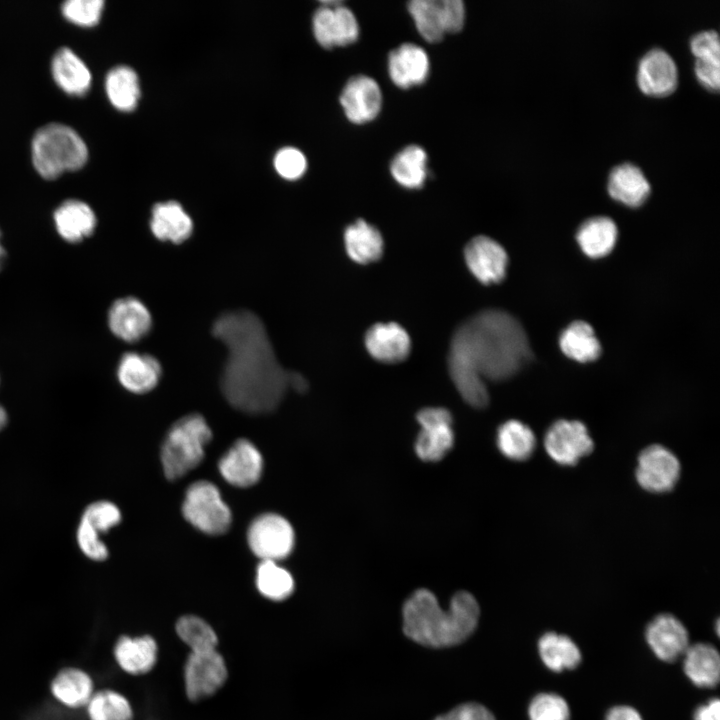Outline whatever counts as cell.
<instances>
[{
  "label": "cell",
  "instance_id": "cell-26",
  "mask_svg": "<svg viewBox=\"0 0 720 720\" xmlns=\"http://www.w3.org/2000/svg\"><path fill=\"white\" fill-rule=\"evenodd\" d=\"M51 72L55 83L67 94L85 95L92 76L83 60L68 47L60 48L53 56Z\"/></svg>",
  "mask_w": 720,
  "mask_h": 720
},
{
  "label": "cell",
  "instance_id": "cell-4",
  "mask_svg": "<svg viewBox=\"0 0 720 720\" xmlns=\"http://www.w3.org/2000/svg\"><path fill=\"white\" fill-rule=\"evenodd\" d=\"M31 153L36 171L48 180L78 170L88 160L85 141L73 128L62 123L40 127L33 136Z\"/></svg>",
  "mask_w": 720,
  "mask_h": 720
},
{
  "label": "cell",
  "instance_id": "cell-28",
  "mask_svg": "<svg viewBox=\"0 0 720 720\" xmlns=\"http://www.w3.org/2000/svg\"><path fill=\"white\" fill-rule=\"evenodd\" d=\"M150 228L157 239L179 244L191 236L193 222L178 202L168 201L154 205Z\"/></svg>",
  "mask_w": 720,
  "mask_h": 720
},
{
  "label": "cell",
  "instance_id": "cell-30",
  "mask_svg": "<svg viewBox=\"0 0 720 720\" xmlns=\"http://www.w3.org/2000/svg\"><path fill=\"white\" fill-rule=\"evenodd\" d=\"M348 256L359 264L379 260L383 254L384 242L380 232L362 219L349 225L344 233Z\"/></svg>",
  "mask_w": 720,
  "mask_h": 720
},
{
  "label": "cell",
  "instance_id": "cell-19",
  "mask_svg": "<svg viewBox=\"0 0 720 720\" xmlns=\"http://www.w3.org/2000/svg\"><path fill=\"white\" fill-rule=\"evenodd\" d=\"M111 332L126 342H135L150 331L152 317L143 302L135 297L116 300L108 311Z\"/></svg>",
  "mask_w": 720,
  "mask_h": 720
},
{
  "label": "cell",
  "instance_id": "cell-32",
  "mask_svg": "<svg viewBox=\"0 0 720 720\" xmlns=\"http://www.w3.org/2000/svg\"><path fill=\"white\" fill-rule=\"evenodd\" d=\"M538 652L547 668L555 672L574 669L581 661V652L568 636L548 632L538 641Z\"/></svg>",
  "mask_w": 720,
  "mask_h": 720
},
{
  "label": "cell",
  "instance_id": "cell-9",
  "mask_svg": "<svg viewBox=\"0 0 720 720\" xmlns=\"http://www.w3.org/2000/svg\"><path fill=\"white\" fill-rule=\"evenodd\" d=\"M247 539L252 552L262 561L277 562L292 552L295 533L287 519L266 513L250 524Z\"/></svg>",
  "mask_w": 720,
  "mask_h": 720
},
{
  "label": "cell",
  "instance_id": "cell-38",
  "mask_svg": "<svg viewBox=\"0 0 720 720\" xmlns=\"http://www.w3.org/2000/svg\"><path fill=\"white\" fill-rule=\"evenodd\" d=\"M259 593L272 601H283L291 596L295 583L292 575L275 561H261L256 572Z\"/></svg>",
  "mask_w": 720,
  "mask_h": 720
},
{
  "label": "cell",
  "instance_id": "cell-6",
  "mask_svg": "<svg viewBox=\"0 0 720 720\" xmlns=\"http://www.w3.org/2000/svg\"><path fill=\"white\" fill-rule=\"evenodd\" d=\"M182 513L191 525L210 535L225 533L232 521L231 511L222 500L218 488L204 480L189 486Z\"/></svg>",
  "mask_w": 720,
  "mask_h": 720
},
{
  "label": "cell",
  "instance_id": "cell-45",
  "mask_svg": "<svg viewBox=\"0 0 720 720\" xmlns=\"http://www.w3.org/2000/svg\"><path fill=\"white\" fill-rule=\"evenodd\" d=\"M690 49L696 59L720 60L719 36L715 30H703L690 39Z\"/></svg>",
  "mask_w": 720,
  "mask_h": 720
},
{
  "label": "cell",
  "instance_id": "cell-5",
  "mask_svg": "<svg viewBox=\"0 0 720 720\" xmlns=\"http://www.w3.org/2000/svg\"><path fill=\"white\" fill-rule=\"evenodd\" d=\"M211 437L210 427L199 414H190L175 422L161 449L165 476L176 480L198 466L204 457V447Z\"/></svg>",
  "mask_w": 720,
  "mask_h": 720
},
{
  "label": "cell",
  "instance_id": "cell-23",
  "mask_svg": "<svg viewBox=\"0 0 720 720\" xmlns=\"http://www.w3.org/2000/svg\"><path fill=\"white\" fill-rule=\"evenodd\" d=\"M117 377L126 390L137 394L147 393L158 384L161 365L149 354L127 352L119 361Z\"/></svg>",
  "mask_w": 720,
  "mask_h": 720
},
{
  "label": "cell",
  "instance_id": "cell-42",
  "mask_svg": "<svg viewBox=\"0 0 720 720\" xmlns=\"http://www.w3.org/2000/svg\"><path fill=\"white\" fill-rule=\"evenodd\" d=\"M332 34L334 46L348 45L354 42L359 34L356 17L341 2L333 7Z\"/></svg>",
  "mask_w": 720,
  "mask_h": 720
},
{
  "label": "cell",
  "instance_id": "cell-46",
  "mask_svg": "<svg viewBox=\"0 0 720 720\" xmlns=\"http://www.w3.org/2000/svg\"><path fill=\"white\" fill-rule=\"evenodd\" d=\"M434 720H495L494 715L479 703H464Z\"/></svg>",
  "mask_w": 720,
  "mask_h": 720
},
{
  "label": "cell",
  "instance_id": "cell-39",
  "mask_svg": "<svg viewBox=\"0 0 720 720\" xmlns=\"http://www.w3.org/2000/svg\"><path fill=\"white\" fill-rule=\"evenodd\" d=\"M178 638L190 649L200 652L217 649L218 635L214 628L197 615H183L175 624Z\"/></svg>",
  "mask_w": 720,
  "mask_h": 720
},
{
  "label": "cell",
  "instance_id": "cell-50",
  "mask_svg": "<svg viewBox=\"0 0 720 720\" xmlns=\"http://www.w3.org/2000/svg\"><path fill=\"white\" fill-rule=\"evenodd\" d=\"M7 414L4 408L0 405V430L6 425Z\"/></svg>",
  "mask_w": 720,
  "mask_h": 720
},
{
  "label": "cell",
  "instance_id": "cell-8",
  "mask_svg": "<svg viewBox=\"0 0 720 720\" xmlns=\"http://www.w3.org/2000/svg\"><path fill=\"white\" fill-rule=\"evenodd\" d=\"M183 678L187 698L192 702L204 700L227 681L226 661L217 649L190 652L184 664Z\"/></svg>",
  "mask_w": 720,
  "mask_h": 720
},
{
  "label": "cell",
  "instance_id": "cell-35",
  "mask_svg": "<svg viewBox=\"0 0 720 720\" xmlns=\"http://www.w3.org/2000/svg\"><path fill=\"white\" fill-rule=\"evenodd\" d=\"M496 443L505 457L514 461H523L533 454L536 438L526 424L518 420H508L498 428Z\"/></svg>",
  "mask_w": 720,
  "mask_h": 720
},
{
  "label": "cell",
  "instance_id": "cell-20",
  "mask_svg": "<svg viewBox=\"0 0 720 720\" xmlns=\"http://www.w3.org/2000/svg\"><path fill=\"white\" fill-rule=\"evenodd\" d=\"M158 651L155 638L148 634L121 635L112 649L114 660L119 668L133 676L149 673L157 663Z\"/></svg>",
  "mask_w": 720,
  "mask_h": 720
},
{
  "label": "cell",
  "instance_id": "cell-14",
  "mask_svg": "<svg viewBox=\"0 0 720 720\" xmlns=\"http://www.w3.org/2000/svg\"><path fill=\"white\" fill-rule=\"evenodd\" d=\"M470 272L485 285L502 281L506 274L508 256L505 249L487 236H476L464 249Z\"/></svg>",
  "mask_w": 720,
  "mask_h": 720
},
{
  "label": "cell",
  "instance_id": "cell-16",
  "mask_svg": "<svg viewBox=\"0 0 720 720\" xmlns=\"http://www.w3.org/2000/svg\"><path fill=\"white\" fill-rule=\"evenodd\" d=\"M218 469L222 477L231 485L249 487L261 477L263 458L253 443L239 439L221 457Z\"/></svg>",
  "mask_w": 720,
  "mask_h": 720
},
{
  "label": "cell",
  "instance_id": "cell-1",
  "mask_svg": "<svg viewBox=\"0 0 720 720\" xmlns=\"http://www.w3.org/2000/svg\"><path fill=\"white\" fill-rule=\"evenodd\" d=\"M531 359L532 350L520 322L503 310L487 309L455 330L448 369L462 398L483 408L489 401L485 380L510 378Z\"/></svg>",
  "mask_w": 720,
  "mask_h": 720
},
{
  "label": "cell",
  "instance_id": "cell-10",
  "mask_svg": "<svg viewBox=\"0 0 720 720\" xmlns=\"http://www.w3.org/2000/svg\"><path fill=\"white\" fill-rule=\"evenodd\" d=\"M544 446L549 457L560 465H575L591 453L594 444L586 426L576 420H558L546 431Z\"/></svg>",
  "mask_w": 720,
  "mask_h": 720
},
{
  "label": "cell",
  "instance_id": "cell-27",
  "mask_svg": "<svg viewBox=\"0 0 720 720\" xmlns=\"http://www.w3.org/2000/svg\"><path fill=\"white\" fill-rule=\"evenodd\" d=\"M58 234L71 243L80 242L95 230L97 219L88 204L76 199L64 201L54 212Z\"/></svg>",
  "mask_w": 720,
  "mask_h": 720
},
{
  "label": "cell",
  "instance_id": "cell-22",
  "mask_svg": "<svg viewBox=\"0 0 720 720\" xmlns=\"http://www.w3.org/2000/svg\"><path fill=\"white\" fill-rule=\"evenodd\" d=\"M369 354L384 363L403 361L410 352L411 341L406 330L395 322L377 323L365 334Z\"/></svg>",
  "mask_w": 720,
  "mask_h": 720
},
{
  "label": "cell",
  "instance_id": "cell-17",
  "mask_svg": "<svg viewBox=\"0 0 720 720\" xmlns=\"http://www.w3.org/2000/svg\"><path fill=\"white\" fill-rule=\"evenodd\" d=\"M340 103L347 118L357 124L374 119L381 108L382 94L377 82L364 75L354 76L346 83Z\"/></svg>",
  "mask_w": 720,
  "mask_h": 720
},
{
  "label": "cell",
  "instance_id": "cell-44",
  "mask_svg": "<svg viewBox=\"0 0 720 720\" xmlns=\"http://www.w3.org/2000/svg\"><path fill=\"white\" fill-rule=\"evenodd\" d=\"M338 3V1L323 2V5L316 10L313 16V31L315 38L318 43L325 48H331L334 46L332 36V17L333 7Z\"/></svg>",
  "mask_w": 720,
  "mask_h": 720
},
{
  "label": "cell",
  "instance_id": "cell-11",
  "mask_svg": "<svg viewBox=\"0 0 720 720\" xmlns=\"http://www.w3.org/2000/svg\"><path fill=\"white\" fill-rule=\"evenodd\" d=\"M416 418L421 426L415 443L417 456L423 461L442 459L454 443L450 412L442 407H428L420 410Z\"/></svg>",
  "mask_w": 720,
  "mask_h": 720
},
{
  "label": "cell",
  "instance_id": "cell-37",
  "mask_svg": "<svg viewBox=\"0 0 720 720\" xmlns=\"http://www.w3.org/2000/svg\"><path fill=\"white\" fill-rule=\"evenodd\" d=\"M427 155L423 148L409 145L400 151L391 163L394 179L406 188H419L426 178Z\"/></svg>",
  "mask_w": 720,
  "mask_h": 720
},
{
  "label": "cell",
  "instance_id": "cell-36",
  "mask_svg": "<svg viewBox=\"0 0 720 720\" xmlns=\"http://www.w3.org/2000/svg\"><path fill=\"white\" fill-rule=\"evenodd\" d=\"M88 720H133L129 699L119 691L104 688L94 692L84 708Z\"/></svg>",
  "mask_w": 720,
  "mask_h": 720
},
{
  "label": "cell",
  "instance_id": "cell-33",
  "mask_svg": "<svg viewBox=\"0 0 720 720\" xmlns=\"http://www.w3.org/2000/svg\"><path fill=\"white\" fill-rule=\"evenodd\" d=\"M559 344L567 357L582 363L596 360L601 353L593 328L584 321H575L566 327Z\"/></svg>",
  "mask_w": 720,
  "mask_h": 720
},
{
  "label": "cell",
  "instance_id": "cell-2",
  "mask_svg": "<svg viewBox=\"0 0 720 720\" xmlns=\"http://www.w3.org/2000/svg\"><path fill=\"white\" fill-rule=\"evenodd\" d=\"M212 333L228 352L220 382L226 400L251 414L276 409L293 372L278 362L262 320L248 310L226 312L215 320Z\"/></svg>",
  "mask_w": 720,
  "mask_h": 720
},
{
  "label": "cell",
  "instance_id": "cell-3",
  "mask_svg": "<svg viewBox=\"0 0 720 720\" xmlns=\"http://www.w3.org/2000/svg\"><path fill=\"white\" fill-rule=\"evenodd\" d=\"M403 631L427 647L443 648L466 640L478 624L479 605L472 594L457 592L444 610L427 589L416 590L403 605Z\"/></svg>",
  "mask_w": 720,
  "mask_h": 720
},
{
  "label": "cell",
  "instance_id": "cell-41",
  "mask_svg": "<svg viewBox=\"0 0 720 720\" xmlns=\"http://www.w3.org/2000/svg\"><path fill=\"white\" fill-rule=\"evenodd\" d=\"M103 7L102 0H69L62 4L61 10L63 16L71 23L89 27L99 22Z\"/></svg>",
  "mask_w": 720,
  "mask_h": 720
},
{
  "label": "cell",
  "instance_id": "cell-12",
  "mask_svg": "<svg viewBox=\"0 0 720 720\" xmlns=\"http://www.w3.org/2000/svg\"><path fill=\"white\" fill-rule=\"evenodd\" d=\"M120 521L121 512L112 502L102 500L87 506L76 534L81 551L92 560H105L108 556V549L101 541L100 535Z\"/></svg>",
  "mask_w": 720,
  "mask_h": 720
},
{
  "label": "cell",
  "instance_id": "cell-40",
  "mask_svg": "<svg viewBox=\"0 0 720 720\" xmlns=\"http://www.w3.org/2000/svg\"><path fill=\"white\" fill-rule=\"evenodd\" d=\"M530 720H569L570 709L566 700L555 693L536 695L528 709Z\"/></svg>",
  "mask_w": 720,
  "mask_h": 720
},
{
  "label": "cell",
  "instance_id": "cell-47",
  "mask_svg": "<svg viewBox=\"0 0 720 720\" xmlns=\"http://www.w3.org/2000/svg\"><path fill=\"white\" fill-rule=\"evenodd\" d=\"M694 72L703 86L710 90H718L720 86V60L696 59Z\"/></svg>",
  "mask_w": 720,
  "mask_h": 720
},
{
  "label": "cell",
  "instance_id": "cell-51",
  "mask_svg": "<svg viewBox=\"0 0 720 720\" xmlns=\"http://www.w3.org/2000/svg\"><path fill=\"white\" fill-rule=\"evenodd\" d=\"M5 258H6V252L1 243V231H0V269H1L2 265L4 264Z\"/></svg>",
  "mask_w": 720,
  "mask_h": 720
},
{
  "label": "cell",
  "instance_id": "cell-24",
  "mask_svg": "<svg viewBox=\"0 0 720 720\" xmlns=\"http://www.w3.org/2000/svg\"><path fill=\"white\" fill-rule=\"evenodd\" d=\"M388 71L395 85L409 88L425 81L429 72V59L420 46L405 43L389 54Z\"/></svg>",
  "mask_w": 720,
  "mask_h": 720
},
{
  "label": "cell",
  "instance_id": "cell-34",
  "mask_svg": "<svg viewBox=\"0 0 720 720\" xmlns=\"http://www.w3.org/2000/svg\"><path fill=\"white\" fill-rule=\"evenodd\" d=\"M105 89L111 104L120 111L135 109L140 97L136 72L128 66H116L106 75Z\"/></svg>",
  "mask_w": 720,
  "mask_h": 720
},
{
  "label": "cell",
  "instance_id": "cell-13",
  "mask_svg": "<svg viewBox=\"0 0 720 720\" xmlns=\"http://www.w3.org/2000/svg\"><path fill=\"white\" fill-rule=\"evenodd\" d=\"M680 470L678 458L668 448L654 444L639 454L636 480L649 492L663 493L674 488Z\"/></svg>",
  "mask_w": 720,
  "mask_h": 720
},
{
  "label": "cell",
  "instance_id": "cell-31",
  "mask_svg": "<svg viewBox=\"0 0 720 720\" xmlns=\"http://www.w3.org/2000/svg\"><path fill=\"white\" fill-rule=\"evenodd\" d=\"M617 226L607 216H595L584 221L577 231V241L582 251L591 258L606 256L617 240Z\"/></svg>",
  "mask_w": 720,
  "mask_h": 720
},
{
  "label": "cell",
  "instance_id": "cell-21",
  "mask_svg": "<svg viewBox=\"0 0 720 720\" xmlns=\"http://www.w3.org/2000/svg\"><path fill=\"white\" fill-rule=\"evenodd\" d=\"M49 691L59 704L77 710L86 707L96 689L92 676L86 670L65 666L52 677Z\"/></svg>",
  "mask_w": 720,
  "mask_h": 720
},
{
  "label": "cell",
  "instance_id": "cell-29",
  "mask_svg": "<svg viewBox=\"0 0 720 720\" xmlns=\"http://www.w3.org/2000/svg\"><path fill=\"white\" fill-rule=\"evenodd\" d=\"M683 668L689 680L696 686L715 687L720 677L719 653L710 644L689 645L684 653Z\"/></svg>",
  "mask_w": 720,
  "mask_h": 720
},
{
  "label": "cell",
  "instance_id": "cell-48",
  "mask_svg": "<svg viewBox=\"0 0 720 720\" xmlns=\"http://www.w3.org/2000/svg\"><path fill=\"white\" fill-rule=\"evenodd\" d=\"M694 720H720V702L718 698L711 699L697 708Z\"/></svg>",
  "mask_w": 720,
  "mask_h": 720
},
{
  "label": "cell",
  "instance_id": "cell-49",
  "mask_svg": "<svg viewBox=\"0 0 720 720\" xmlns=\"http://www.w3.org/2000/svg\"><path fill=\"white\" fill-rule=\"evenodd\" d=\"M605 720H643L640 713L631 706L619 705L611 708Z\"/></svg>",
  "mask_w": 720,
  "mask_h": 720
},
{
  "label": "cell",
  "instance_id": "cell-43",
  "mask_svg": "<svg viewBox=\"0 0 720 720\" xmlns=\"http://www.w3.org/2000/svg\"><path fill=\"white\" fill-rule=\"evenodd\" d=\"M274 166L280 176L288 180H295L304 174L307 162L300 150L286 147L276 154Z\"/></svg>",
  "mask_w": 720,
  "mask_h": 720
},
{
  "label": "cell",
  "instance_id": "cell-18",
  "mask_svg": "<svg viewBox=\"0 0 720 720\" xmlns=\"http://www.w3.org/2000/svg\"><path fill=\"white\" fill-rule=\"evenodd\" d=\"M646 640L653 653L666 662L684 655L689 647L687 629L680 620L670 614L658 615L648 624Z\"/></svg>",
  "mask_w": 720,
  "mask_h": 720
},
{
  "label": "cell",
  "instance_id": "cell-25",
  "mask_svg": "<svg viewBox=\"0 0 720 720\" xmlns=\"http://www.w3.org/2000/svg\"><path fill=\"white\" fill-rule=\"evenodd\" d=\"M607 188L613 199L631 207L641 205L651 190L642 169L631 162L617 164L611 169Z\"/></svg>",
  "mask_w": 720,
  "mask_h": 720
},
{
  "label": "cell",
  "instance_id": "cell-15",
  "mask_svg": "<svg viewBox=\"0 0 720 720\" xmlns=\"http://www.w3.org/2000/svg\"><path fill=\"white\" fill-rule=\"evenodd\" d=\"M636 79L639 88L645 94L654 96L667 95L677 85V65L666 50L653 47L640 58Z\"/></svg>",
  "mask_w": 720,
  "mask_h": 720
},
{
  "label": "cell",
  "instance_id": "cell-7",
  "mask_svg": "<svg viewBox=\"0 0 720 720\" xmlns=\"http://www.w3.org/2000/svg\"><path fill=\"white\" fill-rule=\"evenodd\" d=\"M408 10L421 36L432 43L442 40L446 33L460 31L465 21L461 0H413Z\"/></svg>",
  "mask_w": 720,
  "mask_h": 720
}]
</instances>
